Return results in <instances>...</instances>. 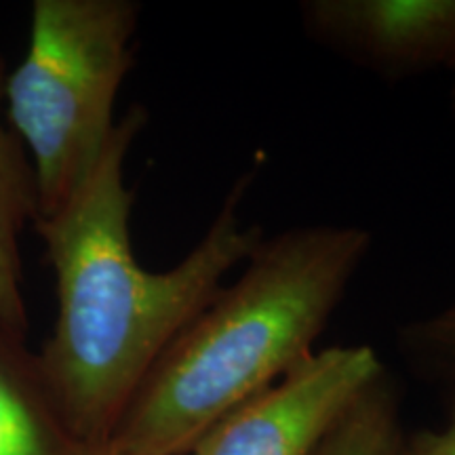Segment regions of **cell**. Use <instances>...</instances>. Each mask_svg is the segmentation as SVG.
<instances>
[{
	"instance_id": "obj_4",
	"label": "cell",
	"mask_w": 455,
	"mask_h": 455,
	"mask_svg": "<svg viewBox=\"0 0 455 455\" xmlns=\"http://www.w3.org/2000/svg\"><path fill=\"white\" fill-rule=\"evenodd\" d=\"M384 375L382 358L367 344L315 350L228 413L190 455H312Z\"/></svg>"
},
{
	"instance_id": "obj_9",
	"label": "cell",
	"mask_w": 455,
	"mask_h": 455,
	"mask_svg": "<svg viewBox=\"0 0 455 455\" xmlns=\"http://www.w3.org/2000/svg\"><path fill=\"white\" fill-rule=\"evenodd\" d=\"M403 335L409 350L455 379V299L435 315L411 323Z\"/></svg>"
},
{
	"instance_id": "obj_8",
	"label": "cell",
	"mask_w": 455,
	"mask_h": 455,
	"mask_svg": "<svg viewBox=\"0 0 455 455\" xmlns=\"http://www.w3.org/2000/svg\"><path fill=\"white\" fill-rule=\"evenodd\" d=\"M398 403L390 379L379 378L352 405L312 455H403Z\"/></svg>"
},
{
	"instance_id": "obj_1",
	"label": "cell",
	"mask_w": 455,
	"mask_h": 455,
	"mask_svg": "<svg viewBox=\"0 0 455 455\" xmlns=\"http://www.w3.org/2000/svg\"><path fill=\"white\" fill-rule=\"evenodd\" d=\"M146 121L144 108L131 106L87 180L34 221L57 284L55 327L38 369L66 428L89 449L110 441L158 356L264 238L241 215L243 178L180 264L146 270L131 244L135 195L124 180Z\"/></svg>"
},
{
	"instance_id": "obj_12",
	"label": "cell",
	"mask_w": 455,
	"mask_h": 455,
	"mask_svg": "<svg viewBox=\"0 0 455 455\" xmlns=\"http://www.w3.org/2000/svg\"><path fill=\"white\" fill-rule=\"evenodd\" d=\"M451 101H453V114H455V87H453V95H451Z\"/></svg>"
},
{
	"instance_id": "obj_6",
	"label": "cell",
	"mask_w": 455,
	"mask_h": 455,
	"mask_svg": "<svg viewBox=\"0 0 455 455\" xmlns=\"http://www.w3.org/2000/svg\"><path fill=\"white\" fill-rule=\"evenodd\" d=\"M66 428L24 338L0 325V455H87Z\"/></svg>"
},
{
	"instance_id": "obj_11",
	"label": "cell",
	"mask_w": 455,
	"mask_h": 455,
	"mask_svg": "<svg viewBox=\"0 0 455 455\" xmlns=\"http://www.w3.org/2000/svg\"><path fill=\"white\" fill-rule=\"evenodd\" d=\"M87 455H127V453H118L110 447H93V449H89ZM181 455H190V453H181Z\"/></svg>"
},
{
	"instance_id": "obj_10",
	"label": "cell",
	"mask_w": 455,
	"mask_h": 455,
	"mask_svg": "<svg viewBox=\"0 0 455 455\" xmlns=\"http://www.w3.org/2000/svg\"><path fill=\"white\" fill-rule=\"evenodd\" d=\"M403 455H455V405L441 428L422 430L405 443Z\"/></svg>"
},
{
	"instance_id": "obj_2",
	"label": "cell",
	"mask_w": 455,
	"mask_h": 455,
	"mask_svg": "<svg viewBox=\"0 0 455 455\" xmlns=\"http://www.w3.org/2000/svg\"><path fill=\"white\" fill-rule=\"evenodd\" d=\"M369 249L371 235L358 226H299L261 238L236 281L221 284L158 356L104 447L190 453L316 350Z\"/></svg>"
},
{
	"instance_id": "obj_7",
	"label": "cell",
	"mask_w": 455,
	"mask_h": 455,
	"mask_svg": "<svg viewBox=\"0 0 455 455\" xmlns=\"http://www.w3.org/2000/svg\"><path fill=\"white\" fill-rule=\"evenodd\" d=\"M7 64L0 55V112L4 104ZM38 220V190L24 144L0 116V325L24 338L28 312L21 283L20 238Z\"/></svg>"
},
{
	"instance_id": "obj_3",
	"label": "cell",
	"mask_w": 455,
	"mask_h": 455,
	"mask_svg": "<svg viewBox=\"0 0 455 455\" xmlns=\"http://www.w3.org/2000/svg\"><path fill=\"white\" fill-rule=\"evenodd\" d=\"M133 0H36L24 60L7 74L11 129L30 155L38 218L53 215L98 164L133 66Z\"/></svg>"
},
{
	"instance_id": "obj_5",
	"label": "cell",
	"mask_w": 455,
	"mask_h": 455,
	"mask_svg": "<svg viewBox=\"0 0 455 455\" xmlns=\"http://www.w3.org/2000/svg\"><path fill=\"white\" fill-rule=\"evenodd\" d=\"M312 38L386 76L455 68V0H310Z\"/></svg>"
}]
</instances>
